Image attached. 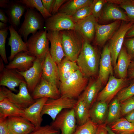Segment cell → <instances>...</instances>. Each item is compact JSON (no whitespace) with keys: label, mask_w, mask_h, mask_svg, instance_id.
Wrapping results in <instances>:
<instances>
[{"label":"cell","mask_w":134,"mask_h":134,"mask_svg":"<svg viewBox=\"0 0 134 134\" xmlns=\"http://www.w3.org/2000/svg\"><path fill=\"white\" fill-rule=\"evenodd\" d=\"M98 125L90 119L77 127L73 134H96Z\"/></svg>","instance_id":"cell-37"},{"label":"cell","mask_w":134,"mask_h":134,"mask_svg":"<svg viewBox=\"0 0 134 134\" xmlns=\"http://www.w3.org/2000/svg\"><path fill=\"white\" fill-rule=\"evenodd\" d=\"M125 116V118L127 120L134 124V110Z\"/></svg>","instance_id":"cell-51"},{"label":"cell","mask_w":134,"mask_h":134,"mask_svg":"<svg viewBox=\"0 0 134 134\" xmlns=\"http://www.w3.org/2000/svg\"><path fill=\"white\" fill-rule=\"evenodd\" d=\"M41 1L44 8L51 14L55 0H42Z\"/></svg>","instance_id":"cell-47"},{"label":"cell","mask_w":134,"mask_h":134,"mask_svg":"<svg viewBox=\"0 0 134 134\" xmlns=\"http://www.w3.org/2000/svg\"><path fill=\"white\" fill-rule=\"evenodd\" d=\"M106 119L104 124L109 126L120 118L121 103L115 97L110 103Z\"/></svg>","instance_id":"cell-33"},{"label":"cell","mask_w":134,"mask_h":134,"mask_svg":"<svg viewBox=\"0 0 134 134\" xmlns=\"http://www.w3.org/2000/svg\"><path fill=\"white\" fill-rule=\"evenodd\" d=\"M132 59L126 48L123 46L118 56L116 64L114 67L115 74L117 78H126L128 68Z\"/></svg>","instance_id":"cell-27"},{"label":"cell","mask_w":134,"mask_h":134,"mask_svg":"<svg viewBox=\"0 0 134 134\" xmlns=\"http://www.w3.org/2000/svg\"><path fill=\"white\" fill-rule=\"evenodd\" d=\"M97 21L91 14L75 23V30L81 35L85 41L89 43L95 38V27Z\"/></svg>","instance_id":"cell-19"},{"label":"cell","mask_w":134,"mask_h":134,"mask_svg":"<svg viewBox=\"0 0 134 134\" xmlns=\"http://www.w3.org/2000/svg\"><path fill=\"white\" fill-rule=\"evenodd\" d=\"M36 58L30 55L28 52H22L17 54L5 67L21 72L25 71L32 66Z\"/></svg>","instance_id":"cell-23"},{"label":"cell","mask_w":134,"mask_h":134,"mask_svg":"<svg viewBox=\"0 0 134 134\" xmlns=\"http://www.w3.org/2000/svg\"><path fill=\"white\" fill-rule=\"evenodd\" d=\"M76 119L73 108L62 110L51 125L59 130L61 134H73L77 127Z\"/></svg>","instance_id":"cell-8"},{"label":"cell","mask_w":134,"mask_h":134,"mask_svg":"<svg viewBox=\"0 0 134 134\" xmlns=\"http://www.w3.org/2000/svg\"><path fill=\"white\" fill-rule=\"evenodd\" d=\"M133 37H134V24L127 32L125 38H128Z\"/></svg>","instance_id":"cell-52"},{"label":"cell","mask_w":134,"mask_h":134,"mask_svg":"<svg viewBox=\"0 0 134 134\" xmlns=\"http://www.w3.org/2000/svg\"><path fill=\"white\" fill-rule=\"evenodd\" d=\"M128 80L127 78H119L110 76L105 86L99 93L97 101L103 102L109 104L118 93L128 85Z\"/></svg>","instance_id":"cell-9"},{"label":"cell","mask_w":134,"mask_h":134,"mask_svg":"<svg viewBox=\"0 0 134 134\" xmlns=\"http://www.w3.org/2000/svg\"><path fill=\"white\" fill-rule=\"evenodd\" d=\"M24 82L26 81L23 77L16 69H8L5 67L0 72V85L6 87L11 91H16V87Z\"/></svg>","instance_id":"cell-21"},{"label":"cell","mask_w":134,"mask_h":134,"mask_svg":"<svg viewBox=\"0 0 134 134\" xmlns=\"http://www.w3.org/2000/svg\"><path fill=\"white\" fill-rule=\"evenodd\" d=\"M92 3L89 5L81 8L73 15L70 16L71 19L75 23L92 14Z\"/></svg>","instance_id":"cell-39"},{"label":"cell","mask_w":134,"mask_h":134,"mask_svg":"<svg viewBox=\"0 0 134 134\" xmlns=\"http://www.w3.org/2000/svg\"><path fill=\"white\" fill-rule=\"evenodd\" d=\"M9 129L11 134H29L35 126L22 117L9 116L7 117Z\"/></svg>","instance_id":"cell-22"},{"label":"cell","mask_w":134,"mask_h":134,"mask_svg":"<svg viewBox=\"0 0 134 134\" xmlns=\"http://www.w3.org/2000/svg\"><path fill=\"white\" fill-rule=\"evenodd\" d=\"M75 24L70 16L58 12L45 20L44 30L57 31L74 30Z\"/></svg>","instance_id":"cell-11"},{"label":"cell","mask_w":134,"mask_h":134,"mask_svg":"<svg viewBox=\"0 0 134 134\" xmlns=\"http://www.w3.org/2000/svg\"><path fill=\"white\" fill-rule=\"evenodd\" d=\"M19 91L17 94L2 86L0 89V100L6 99L20 108L24 110L34 103L35 100L29 93L26 82L19 86Z\"/></svg>","instance_id":"cell-5"},{"label":"cell","mask_w":134,"mask_h":134,"mask_svg":"<svg viewBox=\"0 0 134 134\" xmlns=\"http://www.w3.org/2000/svg\"></svg>","instance_id":"cell-57"},{"label":"cell","mask_w":134,"mask_h":134,"mask_svg":"<svg viewBox=\"0 0 134 134\" xmlns=\"http://www.w3.org/2000/svg\"><path fill=\"white\" fill-rule=\"evenodd\" d=\"M47 35L51 44L49 51L50 54L58 65L65 57L61 32V31H47Z\"/></svg>","instance_id":"cell-14"},{"label":"cell","mask_w":134,"mask_h":134,"mask_svg":"<svg viewBox=\"0 0 134 134\" xmlns=\"http://www.w3.org/2000/svg\"><path fill=\"white\" fill-rule=\"evenodd\" d=\"M111 58L108 44L103 47L100 59L98 77L106 85L110 76H113Z\"/></svg>","instance_id":"cell-17"},{"label":"cell","mask_w":134,"mask_h":134,"mask_svg":"<svg viewBox=\"0 0 134 134\" xmlns=\"http://www.w3.org/2000/svg\"><path fill=\"white\" fill-rule=\"evenodd\" d=\"M100 61L97 49L90 43L84 40L76 61L81 71L88 78L97 77Z\"/></svg>","instance_id":"cell-1"},{"label":"cell","mask_w":134,"mask_h":134,"mask_svg":"<svg viewBox=\"0 0 134 134\" xmlns=\"http://www.w3.org/2000/svg\"><path fill=\"white\" fill-rule=\"evenodd\" d=\"M27 9L25 5L18 0L10 2L5 12L8 16V22L15 29L19 25L21 18Z\"/></svg>","instance_id":"cell-26"},{"label":"cell","mask_w":134,"mask_h":134,"mask_svg":"<svg viewBox=\"0 0 134 134\" xmlns=\"http://www.w3.org/2000/svg\"><path fill=\"white\" fill-rule=\"evenodd\" d=\"M48 99L45 97L36 100L34 103L24 110L23 117L31 123L35 127L41 126L43 120L41 112L44 104Z\"/></svg>","instance_id":"cell-18"},{"label":"cell","mask_w":134,"mask_h":134,"mask_svg":"<svg viewBox=\"0 0 134 134\" xmlns=\"http://www.w3.org/2000/svg\"><path fill=\"white\" fill-rule=\"evenodd\" d=\"M65 57L69 60L76 62L81 52L84 40L75 30L61 31Z\"/></svg>","instance_id":"cell-2"},{"label":"cell","mask_w":134,"mask_h":134,"mask_svg":"<svg viewBox=\"0 0 134 134\" xmlns=\"http://www.w3.org/2000/svg\"><path fill=\"white\" fill-rule=\"evenodd\" d=\"M109 126L114 132L117 134L134 133V124L125 118H120Z\"/></svg>","instance_id":"cell-34"},{"label":"cell","mask_w":134,"mask_h":134,"mask_svg":"<svg viewBox=\"0 0 134 134\" xmlns=\"http://www.w3.org/2000/svg\"><path fill=\"white\" fill-rule=\"evenodd\" d=\"M103 84L98 77L90 79L87 85L80 95L90 109L96 101L98 95Z\"/></svg>","instance_id":"cell-20"},{"label":"cell","mask_w":134,"mask_h":134,"mask_svg":"<svg viewBox=\"0 0 134 134\" xmlns=\"http://www.w3.org/2000/svg\"><path fill=\"white\" fill-rule=\"evenodd\" d=\"M32 93V97L34 100L45 97L56 99L61 96L57 87L46 81L42 77Z\"/></svg>","instance_id":"cell-15"},{"label":"cell","mask_w":134,"mask_h":134,"mask_svg":"<svg viewBox=\"0 0 134 134\" xmlns=\"http://www.w3.org/2000/svg\"><path fill=\"white\" fill-rule=\"evenodd\" d=\"M119 5L125 11L129 22L134 24V0H108Z\"/></svg>","instance_id":"cell-35"},{"label":"cell","mask_w":134,"mask_h":134,"mask_svg":"<svg viewBox=\"0 0 134 134\" xmlns=\"http://www.w3.org/2000/svg\"><path fill=\"white\" fill-rule=\"evenodd\" d=\"M106 128L107 130L108 134H117L111 130L108 125H106ZM120 134H134V133H122Z\"/></svg>","instance_id":"cell-54"},{"label":"cell","mask_w":134,"mask_h":134,"mask_svg":"<svg viewBox=\"0 0 134 134\" xmlns=\"http://www.w3.org/2000/svg\"><path fill=\"white\" fill-rule=\"evenodd\" d=\"M108 105L105 102L97 101L90 109V119L97 125L104 124L107 117Z\"/></svg>","instance_id":"cell-28"},{"label":"cell","mask_w":134,"mask_h":134,"mask_svg":"<svg viewBox=\"0 0 134 134\" xmlns=\"http://www.w3.org/2000/svg\"><path fill=\"white\" fill-rule=\"evenodd\" d=\"M122 21L116 20L108 24L101 25L97 22L95 27L94 42L102 46L109 40L119 27Z\"/></svg>","instance_id":"cell-13"},{"label":"cell","mask_w":134,"mask_h":134,"mask_svg":"<svg viewBox=\"0 0 134 134\" xmlns=\"http://www.w3.org/2000/svg\"><path fill=\"white\" fill-rule=\"evenodd\" d=\"M88 78L78 70L64 81L60 82L59 89L61 96L74 99L78 98L88 83Z\"/></svg>","instance_id":"cell-3"},{"label":"cell","mask_w":134,"mask_h":134,"mask_svg":"<svg viewBox=\"0 0 134 134\" xmlns=\"http://www.w3.org/2000/svg\"><path fill=\"white\" fill-rule=\"evenodd\" d=\"M8 27L0 30V57L5 64L8 63L5 50L6 38L8 34Z\"/></svg>","instance_id":"cell-40"},{"label":"cell","mask_w":134,"mask_h":134,"mask_svg":"<svg viewBox=\"0 0 134 134\" xmlns=\"http://www.w3.org/2000/svg\"><path fill=\"white\" fill-rule=\"evenodd\" d=\"M121 116H125L134 110V96L121 103Z\"/></svg>","instance_id":"cell-43"},{"label":"cell","mask_w":134,"mask_h":134,"mask_svg":"<svg viewBox=\"0 0 134 134\" xmlns=\"http://www.w3.org/2000/svg\"><path fill=\"white\" fill-rule=\"evenodd\" d=\"M10 36L8 38V45L11 48L10 56L9 57L11 61L18 53L22 52H28L26 42L23 41L22 37L11 25L8 27Z\"/></svg>","instance_id":"cell-24"},{"label":"cell","mask_w":134,"mask_h":134,"mask_svg":"<svg viewBox=\"0 0 134 134\" xmlns=\"http://www.w3.org/2000/svg\"><path fill=\"white\" fill-rule=\"evenodd\" d=\"M77 100L65 96H61L56 99H48L44 104L41 115L49 116L54 121L57 115L63 110L73 108Z\"/></svg>","instance_id":"cell-7"},{"label":"cell","mask_w":134,"mask_h":134,"mask_svg":"<svg viewBox=\"0 0 134 134\" xmlns=\"http://www.w3.org/2000/svg\"><path fill=\"white\" fill-rule=\"evenodd\" d=\"M24 113V110L17 107L7 99H4L0 100V117H23Z\"/></svg>","instance_id":"cell-32"},{"label":"cell","mask_w":134,"mask_h":134,"mask_svg":"<svg viewBox=\"0 0 134 134\" xmlns=\"http://www.w3.org/2000/svg\"><path fill=\"white\" fill-rule=\"evenodd\" d=\"M96 134H108L106 125H98Z\"/></svg>","instance_id":"cell-49"},{"label":"cell","mask_w":134,"mask_h":134,"mask_svg":"<svg viewBox=\"0 0 134 134\" xmlns=\"http://www.w3.org/2000/svg\"><path fill=\"white\" fill-rule=\"evenodd\" d=\"M123 44L132 59L134 58V37L125 39Z\"/></svg>","instance_id":"cell-44"},{"label":"cell","mask_w":134,"mask_h":134,"mask_svg":"<svg viewBox=\"0 0 134 134\" xmlns=\"http://www.w3.org/2000/svg\"><path fill=\"white\" fill-rule=\"evenodd\" d=\"M29 134H61L60 131L51 125L35 127Z\"/></svg>","instance_id":"cell-42"},{"label":"cell","mask_w":134,"mask_h":134,"mask_svg":"<svg viewBox=\"0 0 134 134\" xmlns=\"http://www.w3.org/2000/svg\"><path fill=\"white\" fill-rule=\"evenodd\" d=\"M133 24L122 21L119 27L109 40L108 44L112 66H115L118 55L123 46L126 35Z\"/></svg>","instance_id":"cell-10"},{"label":"cell","mask_w":134,"mask_h":134,"mask_svg":"<svg viewBox=\"0 0 134 134\" xmlns=\"http://www.w3.org/2000/svg\"><path fill=\"white\" fill-rule=\"evenodd\" d=\"M67 1L66 0H55L52 9L51 14L53 15L58 13L61 6Z\"/></svg>","instance_id":"cell-46"},{"label":"cell","mask_w":134,"mask_h":134,"mask_svg":"<svg viewBox=\"0 0 134 134\" xmlns=\"http://www.w3.org/2000/svg\"><path fill=\"white\" fill-rule=\"evenodd\" d=\"M10 2L8 0H0V6L1 8L7 9L9 6Z\"/></svg>","instance_id":"cell-53"},{"label":"cell","mask_w":134,"mask_h":134,"mask_svg":"<svg viewBox=\"0 0 134 134\" xmlns=\"http://www.w3.org/2000/svg\"><path fill=\"white\" fill-rule=\"evenodd\" d=\"M7 26L6 24L1 22H0V30L5 28L7 27Z\"/></svg>","instance_id":"cell-56"},{"label":"cell","mask_w":134,"mask_h":134,"mask_svg":"<svg viewBox=\"0 0 134 134\" xmlns=\"http://www.w3.org/2000/svg\"><path fill=\"white\" fill-rule=\"evenodd\" d=\"M0 72L2 71L5 68L3 63V61L0 57Z\"/></svg>","instance_id":"cell-55"},{"label":"cell","mask_w":134,"mask_h":134,"mask_svg":"<svg viewBox=\"0 0 134 134\" xmlns=\"http://www.w3.org/2000/svg\"><path fill=\"white\" fill-rule=\"evenodd\" d=\"M0 20L1 22L6 24L8 22V17L6 15L3 10L1 9H0Z\"/></svg>","instance_id":"cell-50"},{"label":"cell","mask_w":134,"mask_h":134,"mask_svg":"<svg viewBox=\"0 0 134 134\" xmlns=\"http://www.w3.org/2000/svg\"><path fill=\"white\" fill-rule=\"evenodd\" d=\"M58 66L60 82L64 81L79 69L76 62L70 61L65 58L58 65Z\"/></svg>","instance_id":"cell-29"},{"label":"cell","mask_w":134,"mask_h":134,"mask_svg":"<svg viewBox=\"0 0 134 134\" xmlns=\"http://www.w3.org/2000/svg\"><path fill=\"white\" fill-rule=\"evenodd\" d=\"M107 2L99 19L104 21L119 20L130 22L126 13L121 10L116 4Z\"/></svg>","instance_id":"cell-25"},{"label":"cell","mask_w":134,"mask_h":134,"mask_svg":"<svg viewBox=\"0 0 134 134\" xmlns=\"http://www.w3.org/2000/svg\"><path fill=\"white\" fill-rule=\"evenodd\" d=\"M7 118L0 117V134H10Z\"/></svg>","instance_id":"cell-45"},{"label":"cell","mask_w":134,"mask_h":134,"mask_svg":"<svg viewBox=\"0 0 134 134\" xmlns=\"http://www.w3.org/2000/svg\"><path fill=\"white\" fill-rule=\"evenodd\" d=\"M93 1V0H68L61 6L58 12L64 13L70 17L81 8L90 5Z\"/></svg>","instance_id":"cell-31"},{"label":"cell","mask_w":134,"mask_h":134,"mask_svg":"<svg viewBox=\"0 0 134 134\" xmlns=\"http://www.w3.org/2000/svg\"><path fill=\"white\" fill-rule=\"evenodd\" d=\"M47 31H38L32 34L26 43L30 55L36 58L44 59L49 50V41L47 37Z\"/></svg>","instance_id":"cell-6"},{"label":"cell","mask_w":134,"mask_h":134,"mask_svg":"<svg viewBox=\"0 0 134 134\" xmlns=\"http://www.w3.org/2000/svg\"><path fill=\"white\" fill-rule=\"evenodd\" d=\"M133 96H134V80L129 85L122 89L117 94L116 97L121 103Z\"/></svg>","instance_id":"cell-38"},{"label":"cell","mask_w":134,"mask_h":134,"mask_svg":"<svg viewBox=\"0 0 134 134\" xmlns=\"http://www.w3.org/2000/svg\"><path fill=\"white\" fill-rule=\"evenodd\" d=\"M127 76L129 79L134 78V60L131 61L129 67Z\"/></svg>","instance_id":"cell-48"},{"label":"cell","mask_w":134,"mask_h":134,"mask_svg":"<svg viewBox=\"0 0 134 134\" xmlns=\"http://www.w3.org/2000/svg\"><path fill=\"white\" fill-rule=\"evenodd\" d=\"M44 59L36 58L32 66L25 71L21 72L16 69L24 78L29 92H33L41 79Z\"/></svg>","instance_id":"cell-12"},{"label":"cell","mask_w":134,"mask_h":134,"mask_svg":"<svg viewBox=\"0 0 134 134\" xmlns=\"http://www.w3.org/2000/svg\"><path fill=\"white\" fill-rule=\"evenodd\" d=\"M18 1L25 5L28 8L36 9L39 11L45 20L52 15L43 6L41 0H20Z\"/></svg>","instance_id":"cell-36"},{"label":"cell","mask_w":134,"mask_h":134,"mask_svg":"<svg viewBox=\"0 0 134 134\" xmlns=\"http://www.w3.org/2000/svg\"><path fill=\"white\" fill-rule=\"evenodd\" d=\"M44 19L36 9L27 8L23 22L18 32L25 42H27L30 34H34L39 31L43 30L45 26Z\"/></svg>","instance_id":"cell-4"},{"label":"cell","mask_w":134,"mask_h":134,"mask_svg":"<svg viewBox=\"0 0 134 134\" xmlns=\"http://www.w3.org/2000/svg\"><path fill=\"white\" fill-rule=\"evenodd\" d=\"M73 108L78 126L84 124L90 119V109L80 95Z\"/></svg>","instance_id":"cell-30"},{"label":"cell","mask_w":134,"mask_h":134,"mask_svg":"<svg viewBox=\"0 0 134 134\" xmlns=\"http://www.w3.org/2000/svg\"><path fill=\"white\" fill-rule=\"evenodd\" d=\"M107 2L106 0H94L92 3V14L97 21L100 18L104 7Z\"/></svg>","instance_id":"cell-41"},{"label":"cell","mask_w":134,"mask_h":134,"mask_svg":"<svg viewBox=\"0 0 134 134\" xmlns=\"http://www.w3.org/2000/svg\"><path fill=\"white\" fill-rule=\"evenodd\" d=\"M42 69V77L59 88L60 81L58 65L52 58L49 51L44 60Z\"/></svg>","instance_id":"cell-16"}]
</instances>
